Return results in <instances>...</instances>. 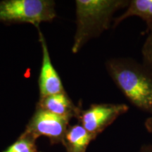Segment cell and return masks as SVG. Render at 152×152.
Listing matches in <instances>:
<instances>
[{
  "mask_svg": "<svg viewBox=\"0 0 152 152\" xmlns=\"http://www.w3.org/2000/svg\"><path fill=\"white\" fill-rule=\"evenodd\" d=\"M106 68L118 88L131 104L152 115V71L130 58H111Z\"/></svg>",
  "mask_w": 152,
  "mask_h": 152,
  "instance_id": "obj_1",
  "label": "cell"
},
{
  "mask_svg": "<svg viewBox=\"0 0 152 152\" xmlns=\"http://www.w3.org/2000/svg\"><path fill=\"white\" fill-rule=\"evenodd\" d=\"M129 2L127 0H77V27L73 53H77L89 40L109 29L113 14L120 9L127 8Z\"/></svg>",
  "mask_w": 152,
  "mask_h": 152,
  "instance_id": "obj_2",
  "label": "cell"
},
{
  "mask_svg": "<svg viewBox=\"0 0 152 152\" xmlns=\"http://www.w3.org/2000/svg\"><path fill=\"white\" fill-rule=\"evenodd\" d=\"M56 17L52 0H3L0 1V22L5 24L27 23L39 28L41 23Z\"/></svg>",
  "mask_w": 152,
  "mask_h": 152,
  "instance_id": "obj_3",
  "label": "cell"
},
{
  "mask_svg": "<svg viewBox=\"0 0 152 152\" xmlns=\"http://www.w3.org/2000/svg\"><path fill=\"white\" fill-rule=\"evenodd\" d=\"M128 110L129 106L125 104H93L88 109H81L77 118L79 123L96 139Z\"/></svg>",
  "mask_w": 152,
  "mask_h": 152,
  "instance_id": "obj_4",
  "label": "cell"
},
{
  "mask_svg": "<svg viewBox=\"0 0 152 152\" xmlns=\"http://www.w3.org/2000/svg\"><path fill=\"white\" fill-rule=\"evenodd\" d=\"M69 120L60 117L37 105L25 131L36 140L46 137L52 144H61L69 127Z\"/></svg>",
  "mask_w": 152,
  "mask_h": 152,
  "instance_id": "obj_5",
  "label": "cell"
},
{
  "mask_svg": "<svg viewBox=\"0 0 152 152\" xmlns=\"http://www.w3.org/2000/svg\"><path fill=\"white\" fill-rule=\"evenodd\" d=\"M38 35L42 51V66L38 78L39 99H42L50 95L66 92V90L59 75L53 66L46 39L39 28H38Z\"/></svg>",
  "mask_w": 152,
  "mask_h": 152,
  "instance_id": "obj_6",
  "label": "cell"
},
{
  "mask_svg": "<svg viewBox=\"0 0 152 152\" xmlns=\"http://www.w3.org/2000/svg\"><path fill=\"white\" fill-rule=\"evenodd\" d=\"M37 105L51 113L71 121L77 118L81 109L75 105L67 93L63 92L39 99Z\"/></svg>",
  "mask_w": 152,
  "mask_h": 152,
  "instance_id": "obj_7",
  "label": "cell"
},
{
  "mask_svg": "<svg viewBox=\"0 0 152 152\" xmlns=\"http://www.w3.org/2000/svg\"><path fill=\"white\" fill-rule=\"evenodd\" d=\"M95 140L80 123L68 127L62 144L67 152H86L90 142Z\"/></svg>",
  "mask_w": 152,
  "mask_h": 152,
  "instance_id": "obj_8",
  "label": "cell"
},
{
  "mask_svg": "<svg viewBox=\"0 0 152 152\" xmlns=\"http://www.w3.org/2000/svg\"><path fill=\"white\" fill-rule=\"evenodd\" d=\"M137 16L143 20L147 28L152 26V0H131L122 15L113 19V27H117L125 19Z\"/></svg>",
  "mask_w": 152,
  "mask_h": 152,
  "instance_id": "obj_9",
  "label": "cell"
},
{
  "mask_svg": "<svg viewBox=\"0 0 152 152\" xmlns=\"http://www.w3.org/2000/svg\"><path fill=\"white\" fill-rule=\"evenodd\" d=\"M36 139L26 131L1 152H41L36 145Z\"/></svg>",
  "mask_w": 152,
  "mask_h": 152,
  "instance_id": "obj_10",
  "label": "cell"
},
{
  "mask_svg": "<svg viewBox=\"0 0 152 152\" xmlns=\"http://www.w3.org/2000/svg\"><path fill=\"white\" fill-rule=\"evenodd\" d=\"M147 37L142 49L143 64L152 71V26L146 30Z\"/></svg>",
  "mask_w": 152,
  "mask_h": 152,
  "instance_id": "obj_11",
  "label": "cell"
},
{
  "mask_svg": "<svg viewBox=\"0 0 152 152\" xmlns=\"http://www.w3.org/2000/svg\"><path fill=\"white\" fill-rule=\"evenodd\" d=\"M144 127L149 134H152V115H150L144 121Z\"/></svg>",
  "mask_w": 152,
  "mask_h": 152,
  "instance_id": "obj_12",
  "label": "cell"
},
{
  "mask_svg": "<svg viewBox=\"0 0 152 152\" xmlns=\"http://www.w3.org/2000/svg\"><path fill=\"white\" fill-rule=\"evenodd\" d=\"M139 152H152V144H144L140 147Z\"/></svg>",
  "mask_w": 152,
  "mask_h": 152,
  "instance_id": "obj_13",
  "label": "cell"
}]
</instances>
